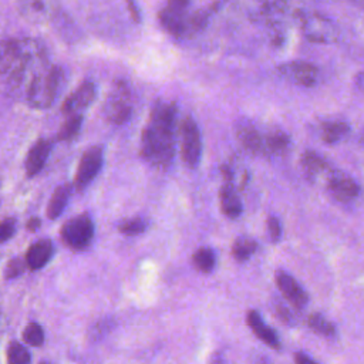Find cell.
I'll list each match as a JSON object with an SVG mask.
<instances>
[{"mask_svg": "<svg viewBox=\"0 0 364 364\" xmlns=\"http://www.w3.org/2000/svg\"><path fill=\"white\" fill-rule=\"evenodd\" d=\"M176 104L156 101L141 135V156L154 168L168 169L175 155Z\"/></svg>", "mask_w": 364, "mask_h": 364, "instance_id": "cell-1", "label": "cell"}, {"mask_svg": "<svg viewBox=\"0 0 364 364\" xmlns=\"http://www.w3.org/2000/svg\"><path fill=\"white\" fill-rule=\"evenodd\" d=\"M33 64L23 73V75L14 82L13 87L18 88L24 85L27 102L33 108L44 109L54 102L58 94L63 80V71L57 65L48 67L46 70L40 68L37 71H31Z\"/></svg>", "mask_w": 364, "mask_h": 364, "instance_id": "cell-2", "label": "cell"}, {"mask_svg": "<svg viewBox=\"0 0 364 364\" xmlns=\"http://www.w3.org/2000/svg\"><path fill=\"white\" fill-rule=\"evenodd\" d=\"M300 28L303 36L311 43L333 44L337 43L340 38L338 26L331 18L321 14L307 13L300 20Z\"/></svg>", "mask_w": 364, "mask_h": 364, "instance_id": "cell-3", "label": "cell"}, {"mask_svg": "<svg viewBox=\"0 0 364 364\" xmlns=\"http://www.w3.org/2000/svg\"><path fill=\"white\" fill-rule=\"evenodd\" d=\"M202 155V138L193 118L185 117L181 124V156L186 166H198Z\"/></svg>", "mask_w": 364, "mask_h": 364, "instance_id": "cell-4", "label": "cell"}, {"mask_svg": "<svg viewBox=\"0 0 364 364\" xmlns=\"http://www.w3.org/2000/svg\"><path fill=\"white\" fill-rule=\"evenodd\" d=\"M94 236V223L88 215H80L67 220L61 228V237L74 250L87 247Z\"/></svg>", "mask_w": 364, "mask_h": 364, "instance_id": "cell-5", "label": "cell"}, {"mask_svg": "<svg viewBox=\"0 0 364 364\" xmlns=\"http://www.w3.org/2000/svg\"><path fill=\"white\" fill-rule=\"evenodd\" d=\"M104 111L107 118L117 125H121L129 119L132 114L131 92L124 81L115 82L112 92L105 101Z\"/></svg>", "mask_w": 364, "mask_h": 364, "instance_id": "cell-6", "label": "cell"}, {"mask_svg": "<svg viewBox=\"0 0 364 364\" xmlns=\"http://www.w3.org/2000/svg\"><path fill=\"white\" fill-rule=\"evenodd\" d=\"M102 166V148L100 145L91 146L85 151L80 159L77 173L74 176V186L77 191H82L98 175Z\"/></svg>", "mask_w": 364, "mask_h": 364, "instance_id": "cell-7", "label": "cell"}, {"mask_svg": "<svg viewBox=\"0 0 364 364\" xmlns=\"http://www.w3.org/2000/svg\"><path fill=\"white\" fill-rule=\"evenodd\" d=\"M277 73L289 81L301 85L313 87L318 78V70L316 65L307 61H289L277 67Z\"/></svg>", "mask_w": 364, "mask_h": 364, "instance_id": "cell-8", "label": "cell"}, {"mask_svg": "<svg viewBox=\"0 0 364 364\" xmlns=\"http://www.w3.org/2000/svg\"><path fill=\"white\" fill-rule=\"evenodd\" d=\"M17 10L30 23L41 24L53 17L54 0H17Z\"/></svg>", "mask_w": 364, "mask_h": 364, "instance_id": "cell-9", "label": "cell"}, {"mask_svg": "<svg viewBox=\"0 0 364 364\" xmlns=\"http://www.w3.org/2000/svg\"><path fill=\"white\" fill-rule=\"evenodd\" d=\"M274 279H276V284H277L279 290L282 291L284 299L289 303H291L293 307L303 309L307 304L309 296L293 276H290L286 272H277Z\"/></svg>", "mask_w": 364, "mask_h": 364, "instance_id": "cell-10", "label": "cell"}, {"mask_svg": "<svg viewBox=\"0 0 364 364\" xmlns=\"http://www.w3.org/2000/svg\"><path fill=\"white\" fill-rule=\"evenodd\" d=\"M327 186H328L331 195L341 202H348L360 193L358 183L348 175L338 172V171L330 172Z\"/></svg>", "mask_w": 364, "mask_h": 364, "instance_id": "cell-11", "label": "cell"}, {"mask_svg": "<svg viewBox=\"0 0 364 364\" xmlns=\"http://www.w3.org/2000/svg\"><path fill=\"white\" fill-rule=\"evenodd\" d=\"M95 98V85L91 81L82 82L73 94H70L63 105L61 111L64 114H78L81 109L87 108Z\"/></svg>", "mask_w": 364, "mask_h": 364, "instance_id": "cell-12", "label": "cell"}, {"mask_svg": "<svg viewBox=\"0 0 364 364\" xmlns=\"http://www.w3.org/2000/svg\"><path fill=\"white\" fill-rule=\"evenodd\" d=\"M236 136L240 145L250 154H263L264 152V135L249 121H242L236 125Z\"/></svg>", "mask_w": 364, "mask_h": 364, "instance_id": "cell-13", "label": "cell"}, {"mask_svg": "<svg viewBox=\"0 0 364 364\" xmlns=\"http://www.w3.org/2000/svg\"><path fill=\"white\" fill-rule=\"evenodd\" d=\"M50 152H51V142L48 139H38L30 148L26 158L27 176H34L44 168Z\"/></svg>", "mask_w": 364, "mask_h": 364, "instance_id": "cell-14", "label": "cell"}, {"mask_svg": "<svg viewBox=\"0 0 364 364\" xmlns=\"http://www.w3.org/2000/svg\"><path fill=\"white\" fill-rule=\"evenodd\" d=\"M272 13H273V24H277V17L291 18V20H301L307 11L304 3L301 0H272Z\"/></svg>", "mask_w": 364, "mask_h": 364, "instance_id": "cell-15", "label": "cell"}, {"mask_svg": "<svg viewBox=\"0 0 364 364\" xmlns=\"http://www.w3.org/2000/svg\"><path fill=\"white\" fill-rule=\"evenodd\" d=\"M53 256V243L47 239H41L33 243L26 253V263L30 270H38L47 264Z\"/></svg>", "mask_w": 364, "mask_h": 364, "instance_id": "cell-16", "label": "cell"}, {"mask_svg": "<svg viewBox=\"0 0 364 364\" xmlns=\"http://www.w3.org/2000/svg\"><path fill=\"white\" fill-rule=\"evenodd\" d=\"M159 20L169 34L175 37H183L188 34V14L173 11L165 6L159 11Z\"/></svg>", "mask_w": 364, "mask_h": 364, "instance_id": "cell-17", "label": "cell"}, {"mask_svg": "<svg viewBox=\"0 0 364 364\" xmlns=\"http://www.w3.org/2000/svg\"><path fill=\"white\" fill-rule=\"evenodd\" d=\"M247 324L252 328V331L262 340L264 341L269 347L272 348H280V338L277 333L269 327L260 317V314L256 310H250L247 313Z\"/></svg>", "mask_w": 364, "mask_h": 364, "instance_id": "cell-18", "label": "cell"}, {"mask_svg": "<svg viewBox=\"0 0 364 364\" xmlns=\"http://www.w3.org/2000/svg\"><path fill=\"white\" fill-rule=\"evenodd\" d=\"M219 200H220V209L228 218H237L242 215L243 206L240 202V198L237 196L235 188L232 183H225L219 191Z\"/></svg>", "mask_w": 364, "mask_h": 364, "instance_id": "cell-19", "label": "cell"}, {"mask_svg": "<svg viewBox=\"0 0 364 364\" xmlns=\"http://www.w3.org/2000/svg\"><path fill=\"white\" fill-rule=\"evenodd\" d=\"M263 146H264L263 154H266V155L284 154L290 146V136L280 129H274L264 135Z\"/></svg>", "mask_w": 364, "mask_h": 364, "instance_id": "cell-20", "label": "cell"}, {"mask_svg": "<svg viewBox=\"0 0 364 364\" xmlns=\"http://www.w3.org/2000/svg\"><path fill=\"white\" fill-rule=\"evenodd\" d=\"M70 193H71L70 185H61L54 191L47 206V216L50 219H57L61 215V212L65 209Z\"/></svg>", "mask_w": 364, "mask_h": 364, "instance_id": "cell-21", "label": "cell"}, {"mask_svg": "<svg viewBox=\"0 0 364 364\" xmlns=\"http://www.w3.org/2000/svg\"><path fill=\"white\" fill-rule=\"evenodd\" d=\"M350 132V125L344 121H330L321 127V139L326 144H336L346 138Z\"/></svg>", "mask_w": 364, "mask_h": 364, "instance_id": "cell-22", "label": "cell"}, {"mask_svg": "<svg viewBox=\"0 0 364 364\" xmlns=\"http://www.w3.org/2000/svg\"><path fill=\"white\" fill-rule=\"evenodd\" d=\"M300 164L303 169L310 175H317L320 172L330 169V164L314 151L303 152V155L300 156Z\"/></svg>", "mask_w": 364, "mask_h": 364, "instance_id": "cell-23", "label": "cell"}, {"mask_svg": "<svg viewBox=\"0 0 364 364\" xmlns=\"http://www.w3.org/2000/svg\"><path fill=\"white\" fill-rule=\"evenodd\" d=\"M192 262L198 270H200L203 273H209L215 267L216 257L210 247H200L193 253Z\"/></svg>", "mask_w": 364, "mask_h": 364, "instance_id": "cell-24", "label": "cell"}, {"mask_svg": "<svg viewBox=\"0 0 364 364\" xmlns=\"http://www.w3.org/2000/svg\"><path fill=\"white\" fill-rule=\"evenodd\" d=\"M256 249L257 243L252 237H239L232 246V255L237 262H245L255 253Z\"/></svg>", "mask_w": 364, "mask_h": 364, "instance_id": "cell-25", "label": "cell"}, {"mask_svg": "<svg viewBox=\"0 0 364 364\" xmlns=\"http://www.w3.org/2000/svg\"><path fill=\"white\" fill-rule=\"evenodd\" d=\"M82 124V115L81 114H71L70 118L61 125L60 131L57 132L58 141H70L75 138Z\"/></svg>", "mask_w": 364, "mask_h": 364, "instance_id": "cell-26", "label": "cell"}, {"mask_svg": "<svg viewBox=\"0 0 364 364\" xmlns=\"http://www.w3.org/2000/svg\"><path fill=\"white\" fill-rule=\"evenodd\" d=\"M307 323L310 326L311 330H314L316 333L324 336V337H333L336 334V327L333 323H330L328 320H326L321 314H310L307 318Z\"/></svg>", "mask_w": 364, "mask_h": 364, "instance_id": "cell-27", "label": "cell"}, {"mask_svg": "<svg viewBox=\"0 0 364 364\" xmlns=\"http://www.w3.org/2000/svg\"><path fill=\"white\" fill-rule=\"evenodd\" d=\"M210 17V10H200L195 11L192 14H188V34L198 33L203 30L209 21Z\"/></svg>", "mask_w": 364, "mask_h": 364, "instance_id": "cell-28", "label": "cell"}, {"mask_svg": "<svg viewBox=\"0 0 364 364\" xmlns=\"http://www.w3.org/2000/svg\"><path fill=\"white\" fill-rule=\"evenodd\" d=\"M23 340L33 346V347H38L43 344L44 341V331L41 328L40 324L37 323H30L26 326L24 331H23Z\"/></svg>", "mask_w": 364, "mask_h": 364, "instance_id": "cell-29", "label": "cell"}, {"mask_svg": "<svg viewBox=\"0 0 364 364\" xmlns=\"http://www.w3.org/2000/svg\"><path fill=\"white\" fill-rule=\"evenodd\" d=\"M31 357L28 351L18 343H11L7 350V361L10 364H27L30 363Z\"/></svg>", "mask_w": 364, "mask_h": 364, "instance_id": "cell-30", "label": "cell"}, {"mask_svg": "<svg viewBox=\"0 0 364 364\" xmlns=\"http://www.w3.org/2000/svg\"><path fill=\"white\" fill-rule=\"evenodd\" d=\"M118 230L125 236H136L145 230V222L141 218L128 219L118 225Z\"/></svg>", "mask_w": 364, "mask_h": 364, "instance_id": "cell-31", "label": "cell"}, {"mask_svg": "<svg viewBox=\"0 0 364 364\" xmlns=\"http://www.w3.org/2000/svg\"><path fill=\"white\" fill-rule=\"evenodd\" d=\"M26 262V260H24ZM21 259H18V257H14V259H11L9 263H7V266H6V269H4V276L7 277V279H14V277H17V276H20L21 273H23V270H24V266H27V263H24Z\"/></svg>", "mask_w": 364, "mask_h": 364, "instance_id": "cell-32", "label": "cell"}, {"mask_svg": "<svg viewBox=\"0 0 364 364\" xmlns=\"http://www.w3.org/2000/svg\"><path fill=\"white\" fill-rule=\"evenodd\" d=\"M16 219L14 218H7L0 222V243L9 240L14 232H16Z\"/></svg>", "mask_w": 364, "mask_h": 364, "instance_id": "cell-33", "label": "cell"}, {"mask_svg": "<svg viewBox=\"0 0 364 364\" xmlns=\"http://www.w3.org/2000/svg\"><path fill=\"white\" fill-rule=\"evenodd\" d=\"M267 230H269V236L272 240L277 242L282 236V225L280 220L276 216H269L267 219Z\"/></svg>", "mask_w": 364, "mask_h": 364, "instance_id": "cell-34", "label": "cell"}, {"mask_svg": "<svg viewBox=\"0 0 364 364\" xmlns=\"http://www.w3.org/2000/svg\"><path fill=\"white\" fill-rule=\"evenodd\" d=\"M188 6H189V0H168L166 1L168 9L178 11V13H183V14H186Z\"/></svg>", "mask_w": 364, "mask_h": 364, "instance_id": "cell-35", "label": "cell"}, {"mask_svg": "<svg viewBox=\"0 0 364 364\" xmlns=\"http://www.w3.org/2000/svg\"><path fill=\"white\" fill-rule=\"evenodd\" d=\"M127 1V6H128V11L132 17L134 21L139 23L141 21V13H139V9H138V4L135 0H125Z\"/></svg>", "mask_w": 364, "mask_h": 364, "instance_id": "cell-36", "label": "cell"}, {"mask_svg": "<svg viewBox=\"0 0 364 364\" xmlns=\"http://www.w3.org/2000/svg\"><path fill=\"white\" fill-rule=\"evenodd\" d=\"M294 361L297 364H314L316 363V360H313L311 357H309L306 353H301V351L294 354Z\"/></svg>", "mask_w": 364, "mask_h": 364, "instance_id": "cell-37", "label": "cell"}, {"mask_svg": "<svg viewBox=\"0 0 364 364\" xmlns=\"http://www.w3.org/2000/svg\"><path fill=\"white\" fill-rule=\"evenodd\" d=\"M40 219L38 218H31L28 222H27V229L28 230H31V232H34L38 226H40Z\"/></svg>", "mask_w": 364, "mask_h": 364, "instance_id": "cell-38", "label": "cell"}, {"mask_svg": "<svg viewBox=\"0 0 364 364\" xmlns=\"http://www.w3.org/2000/svg\"><path fill=\"white\" fill-rule=\"evenodd\" d=\"M355 85L364 91V71L363 73H358L355 75Z\"/></svg>", "mask_w": 364, "mask_h": 364, "instance_id": "cell-39", "label": "cell"}, {"mask_svg": "<svg viewBox=\"0 0 364 364\" xmlns=\"http://www.w3.org/2000/svg\"><path fill=\"white\" fill-rule=\"evenodd\" d=\"M354 4H357L358 7H361V9H364V0H351Z\"/></svg>", "mask_w": 364, "mask_h": 364, "instance_id": "cell-40", "label": "cell"}, {"mask_svg": "<svg viewBox=\"0 0 364 364\" xmlns=\"http://www.w3.org/2000/svg\"><path fill=\"white\" fill-rule=\"evenodd\" d=\"M360 142L364 144V132H361V135H360Z\"/></svg>", "mask_w": 364, "mask_h": 364, "instance_id": "cell-41", "label": "cell"}]
</instances>
